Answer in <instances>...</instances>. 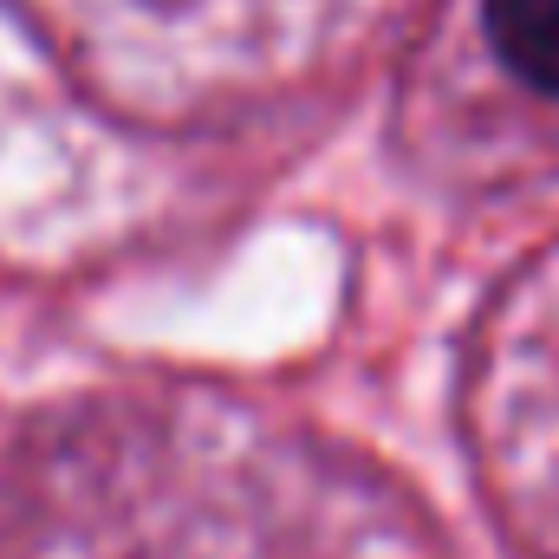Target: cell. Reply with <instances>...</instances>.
<instances>
[{"label": "cell", "instance_id": "cell-1", "mask_svg": "<svg viewBox=\"0 0 559 559\" xmlns=\"http://www.w3.org/2000/svg\"><path fill=\"white\" fill-rule=\"evenodd\" d=\"M481 26L521 85L559 98V0H481Z\"/></svg>", "mask_w": 559, "mask_h": 559}]
</instances>
